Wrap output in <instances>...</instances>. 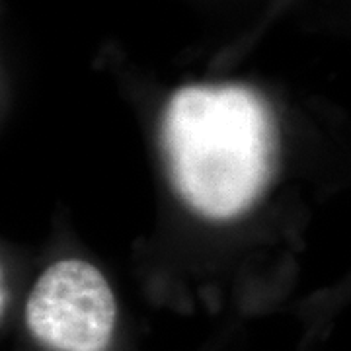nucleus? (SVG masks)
Listing matches in <instances>:
<instances>
[{
  "label": "nucleus",
  "mask_w": 351,
  "mask_h": 351,
  "mask_svg": "<svg viewBox=\"0 0 351 351\" xmlns=\"http://www.w3.org/2000/svg\"><path fill=\"white\" fill-rule=\"evenodd\" d=\"M160 152L180 207L203 225L234 226L274 191L281 166L279 119L248 84H184L164 104Z\"/></svg>",
  "instance_id": "1"
},
{
  "label": "nucleus",
  "mask_w": 351,
  "mask_h": 351,
  "mask_svg": "<svg viewBox=\"0 0 351 351\" xmlns=\"http://www.w3.org/2000/svg\"><path fill=\"white\" fill-rule=\"evenodd\" d=\"M117 302L94 263L63 258L43 269L29 291L25 324L55 351H104L112 341Z\"/></svg>",
  "instance_id": "2"
}]
</instances>
